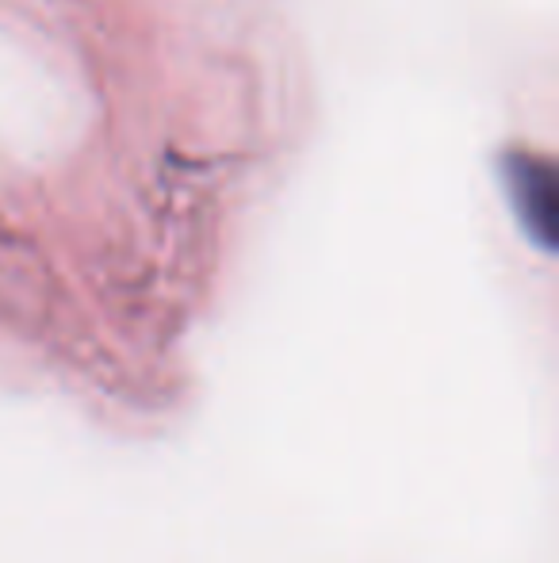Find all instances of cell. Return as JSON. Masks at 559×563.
I'll return each mask as SVG.
<instances>
[{"label": "cell", "mask_w": 559, "mask_h": 563, "mask_svg": "<svg viewBox=\"0 0 559 563\" xmlns=\"http://www.w3.org/2000/svg\"><path fill=\"white\" fill-rule=\"evenodd\" d=\"M502 188L510 196L517 223L545 253L556 250L559 238V196H556V169L545 154L525 146H510L499 157Z\"/></svg>", "instance_id": "6da1fadb"}]
</instances>
